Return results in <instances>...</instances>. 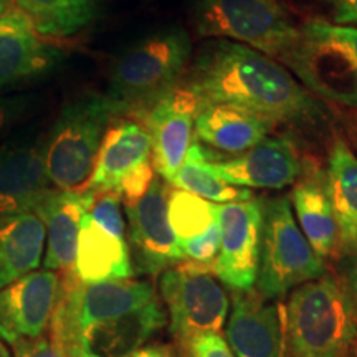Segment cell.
Returning <instances> with one entry per match:
<instances>
[{
  "instance_id": "19",
  "label": "cell",
  "mask_w": 357,
  "mask_h": 357,
  "mask_svg": "<svg viewBox=\"0 0 357 357\" xmlns=\"http://www.w3.org/2000/svg\"><path fill=\"white\" fill-rule=\"evenodd\" d=\"M52 189L43 166L42 144H8L0 149V217L33 212Z\"/></svg>"
},
{
  "instance_id": "13",
  "label": "cell",
  "mask_w": 357,
  "mask_h": 357,
  "mask_svg": "<svg viewBox=\"0 0 357 357\" xmlns=\"http://www.w3.org/2000/svg\"><path fill=\"white\" fill-rule=\"evenodd\" d=\"M202 102L189 88L178 83L149 108L136 116L153 141V166L164 181H169L184 162L192 146L194 124Z\"/></svg>"
},
{
  "instance_id": "35",
  "label": "cell",
  "mask_w": 357,
  "mask_h": 357,
  "mask_svg": "<svg viewBox=\"0 0 357 357\" xmlns=\"http://www.w3.org/2000/svg\"><path fill=\"white\" fill-rule=\"evenodd\" d=\"M13 7V0H0V17Z\"/></svg>"
},
{
  "instance_id": "9",
  "label": "cell",
  "mask_w": 357,
  "mask_h": 357,
  "mask_svg": "<svg viewBox=\"0 0 357 357\" xmlns=\"http://www.w3.org/2000/svg\"><path fill=\"white\" fill-rule=\"evenodd\" d=\"M212 273L213 266L185 260L160 276V294L169 311L171 334L185 351L195 337L220 334L229 314V296Z\"/></svg>"
},
{
  "instance_id": "31",
  "label": "cell",
  "mask_w": 357,
  "mask_h": 357,
  "mask_svg": "<svg viewBox=\"0 0 357 357\" xmlns=\"http://www.w3.org/2000/svg\"><path fill=\"white\" fill-rule=\"evenodd\" d=\"M25 106L26 101L22 98H0V139L15 124Z\"/></svg>"
},
{
  "instance_id": "24",
  "label": "cell",
  "mask_w": 357,
  "mask_h": 357,
  "mask_svg": "<svg viewBox=\"0 0 357 357\" xmlns=\"http://www.w3.org/2000/svg\"><path fill=\"white\" fill-rule=\"evenodd\" d=\"M326 184L337 222V250L346 252L357 243V155L341 137L329 151Z\"/></svg>"
},
{
  "instance_id": "32",
  "label": "cell",
  "mask_w": 357,
  "mask_h": 357,
  "mask_svg": "<svg viewBox=\"0 0 357 357\" xmlns=\"http://www.w3.org/2000/svg\"><path fill=\"white\" fill-rule=\"evenodd\" d=\"M339 25H357V0H329Z\"/></svg>"
},
{
  "instance_id": "4",
  "label": "cell",
  "mask_w": 357,
  "mask_h": 357,
  "mask_svg": "<svg viewBox=\"0 0 357 357\" xmlns=\"http://www.w3.org/2000/svg\"><path fill=\"white\" fill-rule=\"evenodd\" d=\"M121 111L108 95L88 93L63 106L42 144L43 166L58 190H86L102 136Z\"/></svg>"
},
{
  "instance_id": "8",
  "label": "cell",
  "mask_w": 357,
  "mask_h": 357,
  "mask_svg": "<svg viewBox=\"0 0 357 357\" xmlns=\"http://www.w3.org/2000/svg\"><path fill=\"white\" fill-rule=\"evenodd\" d=\"M195 30L200 37L236 40L280 61L300 37L278 0H199Z\"/></svg>"
},
{
  "instance_id": "17",
  "label": "cell",
  "mask_w": 357,
  "mask_h": 357,
  "mask_svg": "<svg viewBox=\"0 0 357 357\" xmlns=\"http://www.w3.org/2000/svg\"><path fill=\"white\" fill-rule=\"evenodd\" d=\"M93 190L48 189L35 205L33 212L47 231L43 266L50 271H71L77 257L82 220L93 202Z\"/></svg>"
},
{
  "instance_id": "29",
  "label": "cell",
  "mask_w": 357,
  "mask_h": 357,
  "mask_svg": "<svg viewBox=\"0 0 357 357\" xmlns=\"http://www.w3.org/2000/svg\"><path fill=\"white\" fill-rule=\"evenodd\" d=\"M12 347L13 357H70L50 328L42 336L15 342Z\"/></svg>"
},
{
  "instance_id": "1",
  "label": "cell",
  "mask_w": 357,
  "mask_h": 357,
  "mask_svg": "<svg viewBox=\"0 0 357 357\" xmlns=\"http://www.w3.org/2000/svg\"><path fill=\"white\" fill-rule=\"evenodd\" d=\"M166 324L153 284L142 280L83 283L60 278L50 329L70 357H129Z\"/></svg>"
},
{
  "instance_id": "11",
  "label": "cell",
  "mask_w": 357,
  "mask_h": 357,
  "mask_svg": "<svg viewBox=\"0 0 357 357\" xmlns=\"http://www.w3.org/2000/svg\"><path fill=\"white\" fill-rule=\"evenodd\" d=\"M171 184L154 176L139 199L124 202L129 223V252L136 270L159 275L184 261L167 217Z\"/></svg>"
},
{
  "instance_id": "15",
  "label": "cell",
  "mask_w": 357,
  "mask_h": 357,
  "mask_svg": "<svg viewBox=\"0 0 357 357\" xmlns=\"http://www.w3.org/2000/svg\"><path fill=\"white\" fill-rule=\"evenodd\" d=\"M227 344L235 357L284 356V307L257 289L231 293Z\"/></svg>"
},
{
  "instance_id": "6",
  "label": "cell",
  "mask_w": 357,
  "mask_h": 357,
  "mask_svg": "<svg viewBox=\"0 0 357 357\" xmlns=\"http://www.w3.org/2000/svg\"><path fill=\"white\" fill-rule=\"evenodd\" d=\"M284 65L311 91L357 108V29L310 20L284 58Z\"/></svg>"
},
{
  "instance_id": "20",
  "label": "cell",
  "mask_w": 357,
  "mask_h": 357,
  "mask_svg": "<svg viewBox=\"0 0 357 357\" xmlns=\"http://www.w3.org/2000/svg\"><path fill=\"white\" fill-rule=\"evenodd\" d=\"M55 50L17 7L0 17V88L42 73L53 63Z\"/></svg>"
},
{
  "instance_id": "3",
  "label": "cell",
  "mask_w": 357,
  "mask_h": 357,
  "mask_svg": "<svg viewBox=\"0 0 357 357\" xmlns=\"http://www.w3.org/2000/svg\"><path fill=\"white\" fill-rule=\"evenodd\" d=\"M357 344V303L344 281L323 275L293 289L284 307L287 357H344Z\"/></svg>"
},
{
  "instance_id": "10",
  "label": "cell",
  "mask_w": 357,
  "mask_h": 357,
  "mask_svg": "<svg viewBox=\"0 0 357 357\" xmlns=\"http://www.w3.org/2000/svg\"><path fill=\"white\" fill-rule=\"evenodd\" d=\"M154 176L153 141L144 124L116 119L102 136L88 189L116 192L131 202L149 189Z\"/></svg>"
},
{
  "instance_id": "36",
  "label": "cell",
  "mask_w": 357,
  "mask_h": 357,
  "mask_svg": "<svg viewBox=\"0 0 357 357\" xmlns=\"http://www.w3.org/2000/svg\"><path fill=\"white\" fill-rule=\"evenodd\" d=\"M0 357H10V352H8V349L2 341H0Z\"/></svg>"
},
{
  "instance_id": "22",
  "label": "cell",
  "mask_w": 357,
  "mask_h": 357,
  "mask_svg": "<svg viewBox=\"0 0 357 357\" xmlns=\"http://www.w3.org/2000/svg\"><path fill=\"white\" fill-rule=\"evenodd\" d=\"M275 121L235 105L212 102L202 106L194 131L199 139L229 154H242L268 137Z\"/></svg>"
},
{
  "instance_id": "23",
  "label": "cell",
  "mask_w": 357,
  "mask_h": 357,
  "mask_svg": "<svg viewBox=\"0 0 357 357\" xmlns=\"http://www.w3.org/2000/svg\"><path fill=\"white\" fill-rule=\"evenodd\" d=\"M45 238V225L35 212L0 217V289L37 270Z\"/></svg>"
},
{
  "instance_id": "37",
  "label": "cell",
  "mask_w": 357,
  "mask_h": 357,
  "mask_svg": "<svg viewBox=\"0 0 357 357\" xmlns=\"http://www.w3.org/2000/svg\"><path fill=\"white\" fill-rule=\"evenodd\" d=\"M344 357H352V356H351V354H349V356H344Z\"/></svg>"
},
{
  "instance_id": "18",
  "label": "cell",
  "mask_w": 357,
  "mask_h": 357,
  "mask_svg": "<svg viewBox=\"0 0 357 357\" xmlns=\"http://www.w3.org/2000/svg\"><path fill=\"white\" fill-rule=\"evenodd\" d=\"M298 225L316 255L328 258L339 248V230L326 184V171L314 162H303L293 190Z\"/></svg>"
},
{
  "instance_id": "27",
  "label": "cell",
  "mask_w": 357,
  "mask_h": 357,
  "mask_svg": "<svg viewBox=\"0 0 357 357\" xmlns=\"http://www.w3.org/2000/svg\"><path fill=\"white\" fill-rule=\"evenodd\" d=\"M167 217L177 242L204 234L217 220L212 202L181 189L169 192Z\"/></svg>"
},
{
  "instance_id": "34",
  "label": "cell",
  "mask_w": 357,
  "mask_h": 357,
  "mask_svg": "<svg viewBox=\"0 0 357 357\" xmlns=\"http://www.w3.org/2000/svg\"><path fill=\"white\" fill-rule=\"evenodd\" d=\"M129 357H172V356L167 347L151 346V347H141V349L132 352Z\"/></svg>"
},
{
  "instance_id": "2",
  "label": "cell",
  "mask_w": 357,
  "mask_h": 357,
  "mask_svg": "<svg viewBox=\"0 0 357 357\" xmlns=\"http://www.w3.org/2000/svg\"><path fill=\"white\" fill-rule=\"evenodd\" d=\"M205 105L223 102L255 111L275 123L311 126L323 119L319 102L273 58L218 38L200 48L181 82Z\"/></svg>"
},
{
  "instance_id": "30",
  "label": "cell",
  "mask_w": 357,
  "mask_h": 357,
  "mask_svg": "<svg viewBox=\"0 0 357 357\" xmlns=\"http://www.w3.org/2000/svg\"><path fill=\"white\" fill-rule=\"evenodd\" d=\"M190 357H235L220 334H204L195 337L187 351Z\"/></svg>"
},
{
  "instance_id": "12",
  "label": "cell",
  "mask_w": 357,
  "mask_h": 357,
  "mask_svg": "<svg viewBox=\"0 0 357 357\" xmlns=\"http://www.w3.org/2000/svg\"><path fill=\"white\" fill-rule=\"evenodd\" d=\"M220 227V250L213 263V273L231 289L255 287L263 227L260 200L213 204Z\"/></svg>"
},
{
  "instance_id": "25",
  "label": "cell",
  "mask_w": 357,
  "mask_h": 357,
  "mask_svg": "<svg viewBox=\"0 0 357 357\" xmlns=\"http://www.w3.org/2000/svg\"><path fill=\"white\" fill-rule=\"evenodd\" d=\"M166 182L176 189L190 192L213 204L243 202V200L253 199L252 190L227 184L212 171L211 159L205 155L199 142H192L182 166Z\"/></svg>"
},
{
  "instance_id": "7",
  "label": "cell",
  "mask_w": 357,
  "mask_h": 357,
  "mask_svg": "<svg viewBox=\"0 0 357 357\" xmlns=\"http://www.w3.org/2000/svg\"><path fill=\"white\" fill-rule=\"evenodd\" d=\"M326 275L323 258L316 255L294 220L287 197L263 205L260 261L257 291L268 300H280L288 291Z\"/></svg>"
},
{
  "instance_id": "28",
  "label": "cell",
  "mask_w": 357,
  "mask_h": 357,
  "mask_svg": "<svg viewBox=\"0 0 357 357\" xmlns=\"http://www.w3.org/2000/svg\"><path fill=\"white\" fill-rule=\"evenodd\" d=\"M177 245L184 260L213 266L218 250H220V227L215 220L204 234L184 240V242H177Z\"/></svg>"
},
{
  "instance_id": "26",
  "label": "cell",
  "mask_w": 357,
  "mask_h": 357,
  "mask_svg": "<svg viewBox=\"0 0 357 357\" xmlns=\"http://www.w3.org/2000/svg\"><path fill=\"white\" fill-rule=\"evenodd\" d=\"M42 37L78 33L95 17V0H13Z\"/></svg>"
},
{
  "instance_id": "5",
  "label": "cell",
  "mask_w": 357,
  "mask_h": 357,
  "mask_svg": "<svg viewBox=\"0 0 357 357\" xmlns=\"http://www.w3.org/2000/svg\"><path fill=\"white\" fill-rule=\"evenodd\" d=\"M190 53L192 42L184 29L151 35L114 61L108 96L121 114L137 116L182 82Z\"/></svg>"
},
{
  "instance_id": "16",
  "label": "cell",
  "mask_w": 357,
  "mask_h": 357,
  "mask_svg": "<svg viewBox=\"0 0 357 357\" xmlns=\"http://www.w3.org/2000/svg\"><path fill=\"white\" fill-rule=\"evenodd\" d=\"M301 159L288 137H265L238 158L225 162H212V171L223 182L236 187L280 190L296 182L301 172Z\"/></svg>"
},
{
  "instance_id": "21",
  "label": "cell",
  "mask_w": 357,
  "mask_h": 357,
  "mask_svg": "<svg viewBox=\"0 0 357 357\" xmlns=\"http://www.w3.org/2000/svg\"><path fill=\"white\" fill-rule=\"evenodd\" d=\"M73 273L83 283L134 276L126 235H119L84 213L79 229Z\"/></svg>"
},
{
  "instance_id": "14",
  "label": "cell",
  "mask_w": 357,
  "mask_h": 357,
  "mask_svg": "<svg viewBox=\"0 0 357 357\" xmlns=\"http://www.w3.org/2000/svg\"><path fill=\"white\" fill-rule=\"evenodd\" d=\"M60 276L33 270L0 289V337L8 344L33 339L50 328Z\"/></svg>"
},
{
  "instance_id": "33",
  "label": "cell",
  "mask_w": 357,
  "mask_h": 357,
  "mask_svg": "<svg viewBox=\"0 0 357 357\" xmlns=\"http://www.w3.org/2000/svg\"><path fill=\"white\" fill-rule=\"evenodd\" d=\"M342 253L346 255L344 278H342V281H344L347 289H349L352 298H354L357 303V243Z\"/></svg>"
}]
</instances>
